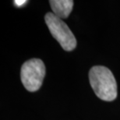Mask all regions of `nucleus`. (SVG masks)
Listing matches in <instances>:
<instances>
[{
    "label": "nucleus",
    "mask_w": 120,
    "mask_h": 120,
    "mask_svg": "<svg viewBox=\"0 0 120 120\" xmlns=\"http://www.w3.org/2000/svg\"><path fill=\"white\" fill-rule=\"evenodd\" d=\"M89 80L95 94L100 99L112 101L117 97V84L114 75L109 69L95 66L89 72Z\"/></svg>",
    "instance_id": "f257e3e1"
},
{
    "label": "nucleus",
    "mask_w": 120,
    "mask_h": 120,
    "mask_svg": "<svg viewBox=\"0 0 120 120\" xmlns=\"http://www.w3.org/2000/svg\"><path fill=\"white\" fill-rule=\"evenodd\" d=\"M27 1H19V0H16V1L14 2V3H15L16 6H22L23 5H24Z\"/></svg>",
    "instance_id": "39448f33"
},
{
    "label": "nucleus",
    "mask_w": 120,
    "mask_h": 120,
    "mask_svg": "<svg viewBox=\"0 0 120 120\" xmlns=\"http://www.w3.org/2000/svg\"><path fill=\"white\" fill-rule=\"evenodd\" d=\"M45 76V66L39 59H31L23 64L20 79L28 91L34 92L40 89Z\"/></svg>",
    "instance_id": "7ed1b4c3"
},
{
    "label": "nucleus",
    "mask_w": 120,
    "mask_h": 120,
    "mask_svg": "<svg viewBox=\"0 0 120 120\" xmlns=\"http://www.w3.org/2000/svg\"><path fill=\"white\" fill-rule=\"evenodd\" d=\"M45 20L52 37L62 49L65 51H73L76 46V40L66 23L53 13H47Z\"/></svg>",
    "instance_id": "f03ea898"
},
{
    "label": "nucleus",
    "mask_w": 120,
    "mask_h": 120,
    "mask_svg": "<svg viewBox=\"0 0 120 120\" xmlns=\"http://www.w3.org/2000/svg\"><path fill=\"white\" fill-rule=\"evenodd\" d=\"M49 3L53 13L60 19L68 17L73 6V1L72 0H51Z\"/></svg>",
    "instance_id": "20e7f679"
}]
</instances>
